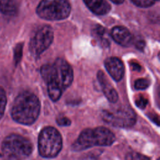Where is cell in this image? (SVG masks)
Returning <instances> with one entry per match:
<instances>
[{"instance_id":"1","label":"cell","mask_w":160,"mask_h":160,"mask_svg":"<svg viewBox=\"0 0 160 160\" xmlns=\"http://www.w3.org/2000/svg\"><path fill=\"white\" fill-rule=\"evenodd\" d=\"M40 109L38 98L29 91H24L15 98L11 114L16 122L24 125H31L38 118Z\"/></svg>"},{"instance_id":"2","label":"cell","mask_w":160,"mask_h":160,"mask_svg":"<svg viewBox=\"0 0 160 160\" xmlns=\"http://www.w3.org/2000/svg\"><path fill=\"white\" fill-rule=\"evenodd\" d=\"M115 141L114 134L105 127L84 129L72 145V149L80 151L96 146H111Z\"/></svg>"},{"instance_id":"3","label":"cell","mask_w":160,"mask_h":160,"mask_svg":"<svg viewBox=\"0 0 160 160\" xmlns=\"http://www.w3.org/2000/svg\"><path fill=\"white\" fill-rule=\"evenodd\" d=\"M74 74L71 65L64 59L58 58L46 71L43 79L48 85L59 87L64 91L73 81Z\"/></svg>"},{"instance_id":"4","label":"cell","mask_w":160,"mask_h":160,"mask_svg":"<svg viewBox=\"0 0 160 160\" xmlns=\"http://www.w3.org/2000/svg\"><path fill=\"white\" fill-rule=\"evenodd\" d=\"M62 139L59 132L54 128H43L38 137V151L44 158H53L58 156L62 149Z\"/></svg>"},{"instance_id":"5","label":"cell","mask_w":160,"mask_h":160,"mask_svg":"<svg viewBox=\"0 0 160 160\" xmlns=\"http://www.w3.org/2000/svg\"><path fill=\"white\" fill-rule=\"evenodd\" d=\"M3 154L12 159H25L32 151V144L26 138L19 134H10L6 137L2 143Z\"/></svg>"},{"instance_id":"6","label":"cell","mask_w":160,"mask_h":160,"mask_svg":"<svg viewBox=\"0 0 160 160\" xmlns=\"http://www.w3.org/2000/svg\"><path fill=\"white\" fill-rule=\"evenodd\" d=\"M71 9L68 0H42L36 8V13L43 19L59 21L67 18Z\"/></svg>"},{"instance_id":"7","label":"cell","mask_w":160,"mask_h":160,"mask_svg":"<svg viewBox=\"0 0 160 160\" xmlns=\"http://www.w3.org/2000/svg\"><path fill=\"white\" fill-rule=\"evenodd\" d=\"M101 118L107 124L118 128H129L136 121L132 109L127 105H119L102 111Z\"/></svg>"},{"instance_id":"8","label":"cell","mask_w":160,"mask_h":160,"mask_svg":"<svg viewBox=\"0 0 160 160\" xmlns=\"http://www.w3.org/2000/svg\"><path fill=\"white\" fill-rule=\"evenodd\" d=\"M54 39L52 28L48 25H44L39 29L29 43V51L35 57L39 56L51 44Z\"/></svg>"},{"instance_id":"9","label":"cell","mask_w":160,"mask_h":160,"mask_svg":"<svg viewBox=\"0 0 160 160\" xmlns=\"http://www.w3.org/2000/svg\"><path fill=\"white\" fill-rule=\"evenodd\" d=\"M104 66L112 77L116 81L121 80L124 74V66L119 58L116 57H110L104 61Z\"/></svg>"},{"instance_id":"10","label":"cell","mask_w":160,"mask_h":160,"mask_svg":"<svg viewBox=\"0 0 160 160\" xmlns=\"http://www.w3.org/2000/svg\"><path fill=\"white\" fill-rule=\"evenodd\" d=\"M97 77L102 91L106 98L110 102L115 103L118 99V94L116 89L109 82L106 76L102 71H99Z\"/></svg>"},{"instance_id":"11","label":"cell","mask_w":160,"mask_h":160,"mask_svg":"<svg viewBox=\"0 0 160 160\" xmlns=\"http://www.w3.org/2000/svg\"><path fill=\"white\" fill-rule=\"evenodd\" d=\"M111 36L116 43L122 46H128L132 41V36L129 31L124 26L114 27L111 30Z\"/></svg>"},{"instance_id":"12","label":"cell","mask_w":160,"mask_h":160,"mask_svg":"<svg viewBox=\"0 0 160 160\" xmlns=\"http://www.w3.org/2000/svg\"><path fill=\"white\" fill-rule=\"evenodd\" d=\"M89 9L97 15H105L111 10V6L106 0H83Z\"/></svg>"},{"instance_id":"13","label":"cell","mask_w":160,"mask_h":160,"mask_svg":"<svg viewBox=\"0 0 160 160\" xmlns=\"http://www.w3.org/2000/svg\"><path fill=\"white\" fill-rule=\"evenodd\" d=\"M0 12L6 16H12L17 12V6L14 0H0Z\"/></svg>"},{"instance_id":"14","label":"cell","mask_w":160,"mask_h":160,"mask_svg":"<svg viewBox=\"0 0 160 160\" xmlns=\"http://www.w3.org/2000/svg\"><path fill=\"white\" fill-rule=\"evenodd\" d=\"M92 35L101 44L105 46L109 45L106 30L102 26L99 25L96 26L92 30Z\"/></svg>"},{"instance_id":"15","label":"cell","mask_w":160,"mask_h":160,"mask_svg":"<svg viewBox=\"0 0 160 160\" xmlns=\"http://www.w3.org/2000/svg\"><path fill=\"white\" fill-rule=\"evenodd\" d=\"M6 101L7 99L6 92L1 87H0V119L4 114L6 105Z\"/></svg>"},{"instance_id":"16","label":"cell","mask_w":160,"mask_h":160,"mask_svg":"<svg viewBox=\"0 0 160 160\" xmlns=\"http://www.w3.org/2000/svg\"><path fill=\"white\" fill-rule=\"evenodd\" d=\"M150 85V81L145 78L137 79L134 82V88L138 90H144L147 89Z\"/></svg>"},{"instance_id":"17","label":"cell","mask_w":160,"mask_h":160,"mask_svg":"<svg viewBox=\"0 0 160 160\" xmlns=\"http://www.w3.org/2000/svg\"><path fill=\"white\" fill-rule=\"evenodd\" d=\"M136 6L140 8H148L152 6L156 0H131Z\"/></svg>"},{"instance_id":"18","label":"cell","mask_w":160,"mask_h":160,"mask_svg":"<svg viewBox=\"0 0 160 160\" xmlns=\"http://www.w3.org/2000/svg\"><path fill=\"white\" fill-rule=\"evenodd\" d=\"M22 54V44H18L16 45L14 51V60L15 64L17 65L21 61Z\"/></svg>"},{"instance_id":"19","label":"cell","mask_w":160,"mask_h":160,"mask_svg":"<svg viewBox=\"0 0 160 160\" xmlns=\"http://www.w3.org/2000/svg\"><path fill=\"white\" fill-rule=\"evenodd\" d=\"M148 101L147 99H146V98H145L143 96H142L141 94L139 95V96L136 98V101H135V103H136V106H137L139 108L142 109H144V108L146 107V106H147V104H148Z\"/></svg>"},{"instance_id":"20","label":"cell","mask_w":160,"mask_h":160,"mask_svg":"<svg viewBox=\"0 0 160 160\" xmlns=\"http://www.w3.org/2000/svg\"><path fill=\"white\" fill-rule=\"evenodd\" d=\"M126 159H149V158L137 152H131L127 155V156L126 157Z\"/></svg>"},{"instance_id":"21","label":"cell","mask_w":160,"mask_h":160,"mask_svg":"<svg viewBox=\"0 0 160 160\" xmlns=\"http://www.w3.org/2000/svg\"><path fill=\"white\" fill-rule=\"evenodd\" d=\"M56 121H57V123L61 126H69L71 123V120L69 119L64 116H59V118H57Z\"/></svg>"},{"instance_id":"22","label":"cell","mask_w":160,"mask_h":160,"mask_svg":"<svg viewBox=\"0 0 160 160\" xmlns=\"http://www.w3.org/2000/svg\"><path fill=\"white\" fill-rule=\"evenodd\" d=\"M131 67H132V68L134 71H140L141 69V66L139 64L136 63V62H132L131 63Z\"/></svg>"},{"instance_id":"23","label":"cell","mask_w":160,"mask_h":160,"mask_svg":"<svg viewBox=\"0 0 160 160\" xmlns=\"http://www.w3.org/2000/svg\"><path fill=\"white\" fill-rule=\"evenodd\" d=\"M112 2L115 3V4H122L124 0H111Z\"/></svg>"},{"instance_id":"24","label":"cell","mask_w":160,"mask_h":160,"mask_svg":"<svg viewBox=\"0 0 160 160\" xmlns=\"http://www.w3.org/2000/svg\"><path fill=\"white\" fill-rule=\"evenodd\" d=\"M0 157H1V154L0 153Z\"/></svg>"},{"instance_id":"25","label":"cell","mask_w":160,"mask_h":160,"mask_svg":"<svg viewBox=\"0 0 160 160\" xmlns=\"http://www.w3.org/2000/svg\"><path fill=\"white\" fill-rule=\"evenodd\" d=\"M156 1H159V0H156Z\"/></svg>"}]
</instances>
